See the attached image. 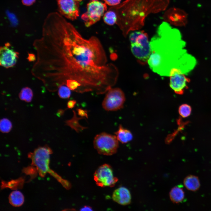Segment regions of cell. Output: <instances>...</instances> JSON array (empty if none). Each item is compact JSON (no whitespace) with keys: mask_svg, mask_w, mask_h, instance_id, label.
Masks as SVG:
<instances>
[{"mask_svg":"<svg viewBox=\"0 0 211 211\" xmlns=\"http://www.w3.org/2000/svg\"><path fill=\"white\" fill-rule=\"evenodd\" d=\"M185 187L188 190L195 191L199 188L200 183L198 178L196 176L190 175L186 177L183 181Z\"/></svg>","mask_w":211,"mask_h":211,"instance_id":"17","label":"cell"},{"mask_svg":"<svg viewBox=\"0 0 211 211\" xmlns=\"http://www.w3.org/2000/svg\"><path fill=\"white\" fill-rule=\"evenodd\" d=\"M64 113L63 110H59L57 112L58 115H62Z\"/></svg>","mask_w":211,"mask_h":211,"instance_id":"32","label":"cell"},{"mask_svg":"<svg viewBox=\"0 0 211 211\" xmlns=\"http://www.w3.org/2000/svg\"><path fill=\"white\" fill-rule=\"evenodd\" d=\"M59 11L62 15L72 20L79 16V1L75 0H57Z\"/></svg>","mask_w":211,"mask_h":211,"instance_id":"11","label":"cell"},{"mask_svg":"<svg viewBox=\"0 0 211 211\" xmlns=\"http://www.w3.org/2000/svg\"><path fill=\"white\" fill-rule=\"evenodd\" d=\"M36 0H21L23 4L26 6H30L35 3Z\"/></svg>","mask_w":211,"mask_h":211,"instance_id":"27","label":"cell"},{"mask_svg":"<svg viewBox=\"0 0 211 211\" xmlns=\"http://www.w3.org/2000/svg\"><path fill=\"white\" fill-rule=\"evenodd\" d=\"M12 128L11 122L8 119L4 118L1 120L0 122V131L4 133L9 132Z\"/></svg>","mask_w":211,"mask_h":211,"instance_id":"22","label":"cell"},{"mask_svg":"<svg viewBox=\"0 0 211 211\" xmlns=\"http://www.w3.org/2000/svg\"><path fill=\"white\" fill-rule=\"evenodd\" d=\"M163 18L165 21L176 26H185L187 23V14L180 9L171 8L164 13Z\"/></svg>","mask_w":211,"mask_h":211,"instance_id":"13","label":"cell"},{"mask_svg":"<svg viewBox=\"0 0 211 211\" xmlns=\"http://www.w3.org/2000/svg\"><path fill=\"white\" fill-rule=\"evenodd\" d=\"M18 55V52L12 48L9 43H6L0 47V65L6 68L13 67L17 62Z\"/></svg>","mask_w":211,"mask_h":211,"instance_id":"12","label":"cell"},{"mask_svg":"<svg viewBox=\"0 0 211 211\" xmlns=\"http://www.w3.org/2000/svg\"><path fill=\"white\" fill-rule=\"evenodd\" d=\"M58 89V94L60 98L65 99L69 98L71 95V90L66 85L61 86Z\"/></svg>","mask_w":211,"mask_h":211,"instance_id":"23","label":"cell"},{"mask_svg":"<svg viewBox=\"0 0 211 211\" xmlns=\"http://www.w3.org/2000/svg\"><path fill=\"white\" fill-rule=\"evenodd\" d=\"M129 38L132 54L139 63L146 64L151 53L147 34L143 30L135 31L130 34Z\"/></svg>","mask_w":211,"mask_h":211,"instance_id":"4","label":"cell"},{"mask_svg":"<svg viewBox=\"0 0 211 211\" xmlns=\"http://www.w3.org/2000/svg\"><path fill=\"white\" fill-rule=\"evenodd\" d=\"M151 53L148 60L152 71L162 76H169L174 68L178 66L179 34L166 21L157 28L150 41Z\"/></svg>","mask_w":211,"mask_h":211,"instance_id":"2","label":"cell"},{"mask_svg":"<svg viewBox=\"0 0 211 211\" xmlns=\"http://www.w3.org/2000/svg\"><path fill=\"white\" fill-rule=\"evenodd\" d=\"M35 48L36 76L50 91L65 85L77 92L102 93L117 82L118 68L108 61L99 39L83 37L59 13L44 25Z\"/></svg>","mask_w":211,"mask_h":211,"instance_id":"1","label":"cell"},{"mask_svg":"<svg viewBox=\"0 0 211 211\" xmlns=\"http://www.w3.org/2000/svg\"><path fill=\"white\" fill-rule=\"evenodd\" d=\"M74 113V114L73 118L70 120H67L65 122L66 124L78 132L84 129L85 127H82L79 123L78 118L76 117L75 113Z\"/></svg>","mask_w":211,"mask_h":211,"instance_id":"21","label":"cell"},{"mask_svg":"<svg viewBox=\"0 0 211 211\" xmlns=\"http://www.w3.org/2000/svg\"><path fill=\"white\" fill-rule=\"evenodd\" d=\"M106 4L110 6H115L118 5L121 0H104Z\"/></svg>","mask_w":211,"mask_h":211,"instance_id":"25","label":"cell"},{"mask_svg":"<svg viewBox=\"0 0 211 211\" xmlns=\"http://www.w3.org/2000/svg\"><path fill=\"white\" fill-rule=\"evenodd\" d=\"M81 211H91L93 210L91 207L89 206H85L81 209Z\"/></svg>","mask_w":211,"mask_h":211,"instance_id":"30","label":"cell"},{"mask_svg":"<svg viewBox=\"0 0 211 211\" xmlns=\"http://www.w3.org/2000/svg\"><path fill=\"white\" fill-rule=\"evenodd\" d=\"M115 54V53L111 54L110 56V58L112 60H115L116 59Z\"/></svg>","mask_w":211,"mask_h":211,"instance_id":"31","label":"cell"},{"mask_svg":"<svg viewBox=\"0 0 211 211\" xmlns=\"http://www.w3.org/2000/svg\"><path fill=\"white\" fill-rule=\"evenodd\" d=\"M33 96L31 89L28 87L23 88L19 94L20 99L27 102H30L32 100Z\"/></svg>","mask_w":211,"mask_h":211,"instance_id":"19","label":"cell"},{"mask_svg":"<svg viewBox=\"0 0 211 211\" xmlns=\"http://www.w3.org/2000/svg\"><path fill=\"white\" fill-rule=\"evenodd\" d=\"M78 114L82 117H85L88 118V114L86 110H84L81 108H79L77 109Z\"/></svg>","mask_w":211,"mask_h":211,"instance_id":"26","label":"cell"},{"mask_svg":"<svg viewBox=\"0 0 211 211\" xmlns=\"http://www.w3.org/2000/svg\"><path fill=\"white\" fill-rule=\"evenodd\" d=\"M112 199L114 201L123 205L129 204L131 202V196L129 190L123 187L118 188L113 192Z\"/></svg>","mask_w":211,"mask_h":211,"instance_id":"14","label":"cell"},{"mask_svg":"<svg viewBox=\"0 0 211 211\" xmlns=\"http://www.w3.org/2000/svg\"><path fill=\"white\" fill-rule=\"evenodd\" d=\"M27 59L30 62H34L35 60V57L34 54L29 53Z\"/></svg>","mask_w":211,"mask_h":211,"instance_id":"29","label":"cell"},{"mask_svg":"<svg viewBox=\"0 0 211 211\" xmlns=\"http://www.w3.org/2000/svg\"><path fill=\"white\" fill-rule=\"evenodd\" d=\"M76 103V101L75 100H70L67 103V107L69 108H72L74 106Z\"/></svg>","mask_w":211,"mask_h":211,"instance_id":"28","label":"cell"},{"mask_svg":"<svg viewBox=\"0 0 211 211\" xmlns=\"http://www.w3.org/2000/svg\"><path fill=\"white\" fill-rule=\"evenodd\" d=\"M171 201L174 203H178L182 202L185 198V193L182 187L178 185L172 188L169 193Z\"/></svg>","mask_w":211,"mask_h":211,"instance_id":"15","label":"cell"},{"mask_svg":"<svg viewBox=\"0 0 211 211\" xmlns=\"http://www.w3.org/2000/svg\"><path fill=\"white\" fill-rule=\"evenodd\" d=\"M118 140L122 143H126L131 141L133 138L132 133L129 130L125 129L120 125L118 130L115 133Z\"/></svg>","mask_w":211,"mask_h":211,"instance_id":"16","label":"cell"},{"mask_svg":"<svg viewBox=\"0 0 211 211\" xmlns=\"http://www.w3.org/2000/svg\"><path fill=\"white\" fill-rule=\"evenodd\" d=\"M103 19L106 23L110 25H113L116 23L117 20L116 13L112 10H109L105 13Z\"/></svg>","mask_w":211,"mask_h":211,"instance_id":"20","label":"cell"},{"mask_svg":"<svg viewBox=\"0 0 211 211\" xmlns=\"http://www.w3.org/2000/svg\"><path fill=\"white\" fill-rule=\"evenodd\" d=\"M192 109L191 106L186 104L181 105L178 108V113L183 118L188 117L191 114Z\"/></svg>","mask_w":211,"mask_h":211,"instance_id":"24","label":"cell"},{"mask_svg":"<svg viewBox=\"0 0 211 211\" xmlns=\"http://www.w3.org/2000/svg\"><path fill=\"white\" fill-rule=\"evenodd\" d=\"M92 0V1H96V0Z\"/></svg>","mask_w":211,"mask_h":211,"instance_id":"34","label":"cell"},{"mask_svg":"<svg viewBox=\"0 0 211 211\" xmlns=\"http://www.w3.org/2000/svg\"><path fill=\"white\" fill-rule=\"evenodd\" d=\"M106 4L96 1H92L87 4V11L81 16L86 27L91 26L100 20L107 10Z\"/></svg>","mask_w":211,"mask_h":211,"instance_id":"7","label":"cell"},{"mask_svg":"<svg viewBox=\"0 0 211 211\" xmlns=\"http://www.w3.org/2000/svg\"><path fill=\"white\" fill-rule=\"evenodd\" d=\"M125 101V94L121 89L111 88L107 91L102 105L106 110L116 111L123 107Z\"/></svg>","mask_w":211,"mask_h":211,"instance_id":"8","label":"cell"},{"mask_svg":"<svg viewBox=\"0 0 211 211\" xmlns=\"http://www.w3.org/2000/svg\"><path fill=\"white\" fill-rule=\"evenodd\" d=\"M93 145L99 154L110 156L116 152L119 143L115 136L102 132L95 137Z\"/></svg>","mask_w":211,"mask_h":211,"instance_id":"5","label":"cell"},{"mask_svg":"<svg viewBox=\"0 0 211 211\" xmlns=\"http://www.w3.org/2000/svg\"><path fill=\"white\" fill-rule=\"evenodd\" d=\"M9 202L12 206L19 207L23 203L24 198L21 192L17 190L12 191L9 196Z\"/></svg>","mask_w":211,"mask_h":211,"instance_id":"18","label":"cell"},{"mask_svg":"<svg viewBox=\"0 0 211 211\" xmlns=\"http://www.w3.org/2000/svg\"><path fill=\"white\" fill-rule=\"evenodd\" d=\"M169 3V0H125L109 10L116 13V23L126 37L130 31L141 28L149 14L165 11Z\"/></svg>","mask_w":211,"mask_h":211,"instance_id":"3","label":"cell"},{"mask_svg":"<svg viewBox=\"0 0 211 211\" xmlns=\"http://www.w3.org/2000/svg\"><path fill=\"white\" fill-rule=\"evenodd\" d=\"M52 151L48 146L40 147L29 156L31 159L32 164L36 167L39 175L44 177L50 170V156Z\"/></svg>","mask_w":211,"mask_h":211,"instance_id":"6","label":"cell"},{"mask_svg":"<svg viewBox=\"0 0 211 211\" xmlns=\"http://www.w3.org/2000/svg\"><path fill=\"white\" fill-rule=\"evenodd\" d=\"M169 86L176 93L181 95L188 88L190 79L184 74L181 69L174 68L170 73Z\"/></svg>","mask_w":211,"mask_h":211,"instance_id":"10","label":"cell"},{"mask_svg":"<svg viewBox=\"0 0 211 211\" xmlns=\"http://www.w3.org/2000/svg\"><path fill=\"white\" fill-rule=\"evenodd\" d=\"M93 178L96 184L102 187H113L118 181L114 176L111 166L107 164L98 167L94 173Z\"/></svg>","mask_w":211,"mask_h":211,"instance_id":"9","label":"cell"},{"mask_svg":"<svg viewBox=\"0 0 211 211\" xmlns=\"http://www.w3.org/2000/svg\"><path fill=\"white\" fill-rule=\"evenodd\" d=\"M76 0V1H81L82 0Z\"/></svg>","mask_w":211,"mask_h":211,"instance_id":"33","label":"cell"}]
</instances>
